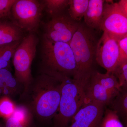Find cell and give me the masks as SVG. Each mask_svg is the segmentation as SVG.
Returning <instances> with one entry per match:
<instances>
[{"label":"cell","instance_id":"7a4b0ae2","mask_svg":"<svg viewBox=\"0 0 127 127\" xmlns=\"http://www.w3.org/2000/svg\"><path fill=\"white\" fill-rule=\"evenodd\" d=\"M97 31L81 22L69 44L75 57L77 72L74 78L87 83L95 72L96 51L98 38Z\"/></svg>","mask_w":127,"mask_h":127},{"label":"cell","instance_id":"d4e9b609","mask_svg":"<svg viewBox=\"0 0 127 127\" xmlns=\"http://www.w3.org/2000/svg\"><path fill=\"white\" fill-rule=\"evenodd\" d=\"M119 50V63L127 61V36L118 41Z\"/></svg>","mask_w":127,"mask_h":127},{"label":"cell","instance_id":"f1b7e54d","mask_svg":"<svg viewBox=\"0 0 127 127\" xmlns=\"http://www.w3.org/2000/svg\"></svg>","mask_w":127,"mask_h":127},{"label":"cell","instance_id":"4fadbf2b","mask_svg":"<svg viewBox=\"0 0 127 127\" xmlns=\"http://www.w3.org/2000/svg\"><path fill=\"white\" fill-rule=\"evenodd\" d=\"M21 28L16 24L0 21V47L20 41Z\"/></svg>","mask_w":127,"mask_h":127},{"label":"cell","instance_id":"3957f363","mask_svg":"<svg viewBox=\"0 0 127 127\" xmlns=\"http://www.w3.org/2000/svg\"><path fill=\"white\" fill-rule=\"evenodd\" d=\"M42 44V71L58 77L75 78L77 66L69 44L52 41L43 36Z\"/></svg>","mask_w":127,"mask_h":127},{"label":"cell","instance_id":"484cf974","mask_svg":"<svg viewBox=\"0 0 127 127\" xmlns=\"http://www.w3.org/2000/svg\"><path fill=\"white\" fill-rule=\"evenodd\" d=\"M5 127H27L12 117L6 119Z\"/></svg>","mask_w":127,"mask_h":127},{"label":"cell","instance_id":"4316f807","mask_svg":"<svg viewBox=\"0 0 127 127\" xmlns=\"http://www.w3.org/2000/svg\"><path fill=\"white\" fill-rule=\"evenodd\" d=\"M118 2L127 17V0H121Z\"/></svg>","mask_w":127,"mask_h":127},{"label":"cell","instance_id":"52a82bcc","mask_svg":"<svg viewBox=\"0 0 127 127\" xmlns=\"http://www.w3.org/2000/svg\"><path fill=\"white\" fill-rule=\"evenodd\" d=\"M43 7L37 0H16L11 10L16 25L28 31L35 30L40 23Z\"/></svg>","mask_w":127,"mask_h":127},{"label":"cell","instance_id":"ffe728a7","mask_svg":"<svg viewBox=\"0 0 127 127\" xmlns=\"http://www.w3.org/2000/svg\"><path fill=\"white\" fill-rule=\"evenodd\" d=\"M100 127H124L117 114L111 108L104 110Z\"/></svg>","mask_w":127,"mask_h":127},{"label":"cell","instance_id":"30bf717a","mask_svg":"<svg viewBox=\"0 0 127 127\" xmlns=\"http://www.w3.org/2000/svg\"><path fill=\"white\" fill-rule=\"evenodd\" d=\"M106 106L97 102L87 101L73 117L68 127H100Z\"/></svg>","mask_w":127,"mask_h":127},{"label":"cell","instance_id":"6da1fadb","mask_svg":"<svg viewBox=\"0 0 127 127\" xmlns=\"http://www.w3.org/2000/svg\"><path fill=\"white\" fill-rule=\"evenodd\" d=\"M65 78L41 71L33 79L22 96L28 98L29 109L37 118L49 120L56 116L59 108L63 81Z\"/></svg>","mask_w":127,"mask_h":127},{"label":"cell","instance_id":"2e32d148","mask_svg":"<svg viewBox=\"0 0 127 127\" xmlns=\"http://www.w3.org/2000/svg\"><path fill=\"white\" fill-rule=\"evenodd\" d=\"M94 75L100 84L108 92L115 96L118 94L120 89V84L117 78L113 73L106 72L102 73L97 71Z\"/></svg>","mask_w":127,"mask_h":127},{"label":"cell","instance_id":"e0dca14e","mask_svg":"<svg viewBox=\"0 0 127 127\" xmlns=\"http://www.w3.org/2000/svg\"><path fill=\"white\" fill-rule=\"evenodd\" d=\"M89 0H69L67 13L73 20L81 22L88 7Z\"/></svg>","mask_w":127,"mask_h":127},{"label":"cell","instance_id":"44dd1931","mask_svg":"<svg viewBox=\"0 0 127 127\" xmlns=\"http://www.w3.org/2000/svg\"><path fill=\"white\" fill-rule=\"evenodd\" d=\"M16 107L9 97H2L0 99V116L6 119L10 117L14 113Z\"/></svg>","mask_w":127,"mask_h":127},{"label":"cell","instance_id":"5bb4252c","mask_svg":"<svg viewBox=\"0 0 127 127\" xmlns=\"http://www.w3.org/2000/svg\"><path fill=\"white\" fill-rule=\"evenodd\" d=\"M20 84L8 68L0 69V96L8 97L17 92Z\"/></svg>","mask_w":127,"mask_h":127},{"label":"cell","instance_id":"8992f818","mask_svg":"<svg viewBox=\"0 0 127 127\" xmlns=\"http://www.w3.org/2000/svg\"><path fill=\"white\" fill-rule=\"evenodd\" d=\"M100 30L118 41L127 36V17L118 2L105 1Z\"/></svg>","mask_w":127,"mask_h":127},{"label":"cell","instance_id":"d6986e66","mask_svg":"<svg viewBox=\"0 0 127 127\" xmlns=\"http://www.w3.org/2000/svg\"><path fill=\"white\" fill-rule=\"evenodd\" d=\"M20 42L0 47V69L8 68L11 59Z\"/></svg>","mask_w":127,"mask_h":127},{"label":"cell","instance_id":"9a60e30c","mask_svg":"<svg viewBox=\"0 0 127 127\" xmlns=\"http://www.w3.org/2000/svg\"><path fill=\"white\" fill-rule=\"evenodd\" d=\"M109 106L110 108L117 114L121 120L127 117V86L120 87L118 94Z\"/></svg>","mask_w":127,"mask_h":127},{"label":"cell","instance_id":"5b68a950","mask_svg":"<svg viewBox=\"0 0 127 127\" xmlns=\"http://www.w3.org/2000/svg\"><path fill=\"white\" fill-rule=\"evenodd\" d=\"M37 43L38 39L35 35L30 33L20 42L12 57L15 77L24 89L22 95L26 92L33 79L31 66Z\"/></svg>","mask_w":127,"mask_h":127},{"label":"cell","instance_id":"7c38bea8","mask_svg":"<svg viewBox=\"0 0 127 127\" xmlns=\"http://www.w3.org/2000/svg\"><path fill=\"white\" fill-rule=\"evenodd\" d=\"M105 1L89 0L88 7L84 17L85 24L97 31H100Z\"/></svg>","mask_w":127,"mask_h":127},{"label":"cell","instance_id":"603a6c76","mask_svg":"<svg viewBox=\"0 0 127 127\" xmlns=\"http://www.w3.org/2000/svg\"><path fill=\"white\" fill-rule=\"evenodd\" d=\"M113 73L118 80L120 87L127 86V61L119 62Z\"/></svg>","mask_w":127,"mask_h":127},{"label":"cell","instance_id":"83f0119b","mask_svg":"<svg viewBox=\"0 0 127 127\" xmlns=\"http://www.w3.org/2000/svg\"><path fill=\"white\" fill-rule=\"evenodd\" d=\"M123 124L124 127H127V117L123 119Z\"/></svg>","mask_w":127,"mask_h":127},{"label":"cell","instance_id":"ba28073f","mask_svg":"<svg viewBox=\"0 0 127 127\" xmlns=\"http://www.w3.org/2000/svg\"><path fill=\"white\" fill-rule=\"evenodd\" d=\"M81 22L73 20L65 11L52 16L45 25L43 36L52 41L69 44Z\"/></svg>","mask_w":127,"mask_h":127},{"label":"cell","instance_id":"cb8c5ba5","mask_svg":"<svg viewBox=\"0 0 127 127\" xmlns=\"http://www.w3.org/2000/svg\"><path fill=\"white\" fill-rule=\"evenodd\" d=\"M16 0H0V20L9 15Z\"/></svg>","mask_w":127,"mask_h":127},{"label":"cell","instance_id":"7402d4cb","mask_svg":"<svg viewBox=\"0 0 127 127\" xmlns=\"http://www.w3.org/2000/svg\"><path fill=\"white\" fill-rule=\"evenodd\" d=\"M27 107L23 106H16L13 115L11 117L20 121L27 127L31 121V112Z\"/></svg>","mask_w":127,"mask_h":127},{"label":"cell","instance_id":"277c9868","mask_svg":"<svg viewBox=\"0 0 127 127\" xmlns=\"http://www.w3.org/2000/svg\"><path fill=\"white\" fill-rule=\"evenodd\" d=\"M86 84L73 78L63 79L59 108L53 118L55 127L69 126L73 117L86 102Z\"/></svg>","mask_w":127,"mask_h":127},{"label":"cell","instance_id":"8fae6325","mask_svg":"<svg viewBox=\"0 0 127 127\" xmlns=\"http://www.w3.org/2000/svg\"><path fill=\"white\" fill-rule=\"evenodd\" d=\"M87 101L97 102L109 105L116 96L107 90L93 75L90 78L85 86Z\"/></svg>","mask_w":127,"mask_h":127},{"label":"cell","instance_id":"9c48e42d","mask_svg":"<svg viewBox=\"0 0 127 127\" xmlns=\"http://www.w3.org/2000/svg\"><path fill=\"white\" fill-rule=\"evenodd\" d=\"M118 42L103 32L98 42L96 51L97 63L107 72L113 73L119 62Z\"/></svg>","mask_w":127,"mask_h":127},{"label":"cell","instance_id":"ac0fdd59","mask_svg":"<svg viewBox=\"0 0 127 127\" xmlns=\"http://www.w3.org/2000/svg\"><path fill=\"white\" fill-rule=\"evenodd\" d=\"M43 6L51 16L62 13L67 8L69 0H45Z\"/></svg>","mask_w":127,"mask_h":127}]
</instances>
